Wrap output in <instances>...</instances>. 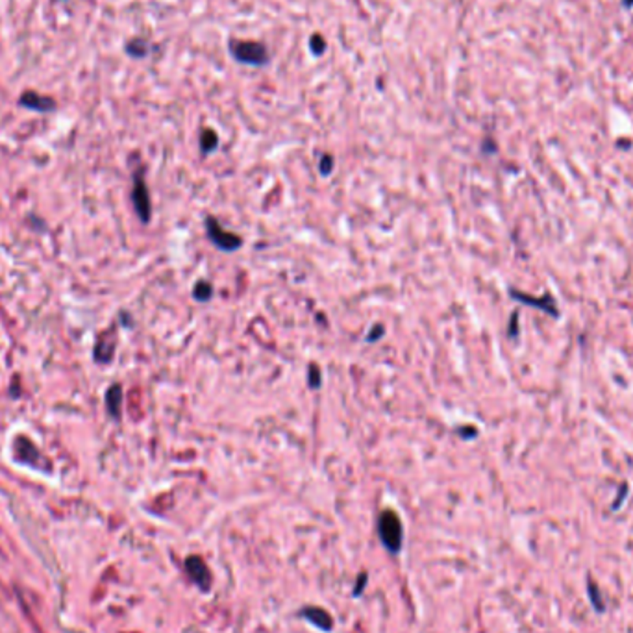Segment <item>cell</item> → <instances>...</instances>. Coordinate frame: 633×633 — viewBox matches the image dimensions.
<instances>
[{
	"label": "cell",
	"mask_w": 633,
	"mask_h": 633,
	"mask_svg": "<svg viewBox=\"0 0 633 633\" xmlns=\"http://www.w3.org/2000/svg\"><path fill=\"white\" fill-rule=\"evenodd\" d=\"M230 52L233 60L245 65H267L269 63V50L258 41H231Z\"/></svg>",
	"instance_id": "1"
},
{
	"label": "cell",
	"mask_w": 633,
	"mask_h": 633,
	"mask_svg": "<svg viewBox=\"0 0 633 633\" xmlns=\"http://www.w3.org/2000/svg\"><path fill=\"white\" fill-rule=\"evenodd\" d=\"M378 534L387 550L398 552L402 546V523L393 509H386L378 518Z\"/></svg>",
	"instance_id": "2"
},
{
	"label": "cell",
	"mask_w": 633,
	"mask_h": 633,
	"mask_svg": "<svg viewBox=\"0 0 633 633\" xmlns=\"http://www.w3.org/2000/svg\"><path fill=\"white\" fill-rule=\"evenodd\" d=\"M204 224L208 239H210V242L215 248H219L222 252H237V250L242 247L241 237L237 236V233H233V231L224 230L213 215H208V217H206Z\"/></svg>",
	"instance_id": "3"
},
{
	"label": "cell",
	"mask_w": 633,
	"mask_h": 633,
	"mask_svg": "<svg viewBox=\"0 0 633 633\" xmlns=\"http://www.w3.org/2000/svg\"><path fill=\"white\" fill-rule=\"evenodd\" d=\"M132 200H133V206H135V211H138V215H139V219L143 220V222H149L150 215H152V202H150L149 189H147V183H145L143 174H141V172L135 174Z\"/></svg>",
	"instance_id": "4"
},
{
	"label": "cell",
	"mask_w": 633,
	"mask_h": 633,
	"mask_svg": "<svg viewBox=\"0 0 633 633\" xmlns=\"http://www.w3.org/2000/svg\"><path fill=\"white\" fill-rule=\"evenodd\" d=\"M186 567H188V573L191 576L195 584L199 585L202 591H208L211 585V574L210 568L206 567V563L200 559V557H189L188 563H186Z\"/></svg>",
	"instance_id": "5"
},
{
	"label": "cell",
	"mask_w": 633,
	"mask_h": 633,
	"mask_svg": "<svg viewBox=\"0 0 633 633\" xmlns=\"http://www.w3.org/2000/svg\"><path fill=\"white\" fill-rule=\"evenodd\" d=\"M509 295H511V298H515L517 302L524 304V306H534V308L541 309V311L550 313L552 317H557L556 302H554V298H552L550 295H545L543 298H535V297H528V295H524V293L515 291V289H511Z\"/></svg>",
	"instance_id": "6"
},
{
	"label": "cell",
	"mask_w": 633,
	"mask_h": 633,
	"mask_svg": "<svg viewBox=\"0 0 633 633\" xmlns=\"http://www.w3.org/2000/svg\"><path fill=\"white\" fill-rule=\"evenodd\" d=\"M21 106H26V108L35 111H50L56 108L54 100L49 99V97H41V94L33 93V91H28V93L22 94Z\"/></svg>",
	"instance_id": "7"
},
{
	"label": "cell",
	"mask_w": 633,
	"mask_h": 633,
	"mask_svg": "<svg viewBox=\"0 0 633 633\" xmlns=\"http://www.w3.org/2000/svg\"><path fill=\"white\" fill-rule=\"evenodd\" d=\"M302 615L306 618H308V620H311L313 624H317L319 628L326 630V632H328V630H331V626H334L330 615H328V613H326L324 609H319V607H317V609H315V607L304 609Z\"/></svg>",
	"instance_id": "8"
},
{
	"label": "cell",
	"mask_w": 633,
	"mask_h": 633,
	"mask_svg": "<svg viewBox=\"0 0 633 633\" xmlns=\"http://www.w3.org/2000/svg\"><path fill=\"white\" fill-rule=\"evenodd\" d=\"M217 147H219V135H217V132L211 130V128H204L202 133H200V152H202V156L211 154L213 150H217Z\"/></svg>",
	"instance_id": "9"
},
{
	"label": "cell",
	"mask_w": 633,
	"mask_h": 633,
	"mask_svg": "<svg viewBox=\"0 0 633 633\" xmlns=\"http://www.w3.org/2000/svg\"><path fill=\"white\" fill-rule=\"evenodd\" d=\"M213 293H215L213 286H211L210 281H206V280H199L193 287V298L197 300V302H202V304L210 302L211 298H213Z\"/></svg>",
	"instance_id": "10"
},
{
	"label": "cell",
	"mask_w": 633,
	"mask_h": 633,
	"mask_svg": "<svg viewBox=\"0 0 633 633\" xmlns=\"http://www.w3.org/2000/svg\"><path fill=\"white\" fill-rule=\"evenodd\" d=\"M121 398H122V391L119 386H113L108 393V408L115 417H119V406H121Z\"/></svg>",
	"instance_id": "11"
},
{
	"label": "cell",
	"mask_w": 633,
	"mask_h": 633,
	"mask_svg": "<svg viewBox=\"0 0 633 633\" xmlns=\"http://www.w3.org/2000/svg\"><path fill=\"white\" fill-rule=\"evenodd\" d=\"M308 386H309V389H313V391L320 389V386H322V372H320V367L317 363L309 365Z\"/></svg>",
	"instance_id": "12"
},
{
	"label": "cell",
	"mask_w": 633,
	"mask_h": 633,
	"mask_svg": "<svg viewBox=\"0 0 633 633\" xmlns=\"http://www.w3.org/2000/svg\"><path fill=\"white\" fill-rule=\"evenodd\" d=\"M126 52L130 56H133V58H145L147 52H149V49H147V43H145V41L135 39V41H130V43H128Z\"/></svg>",
	"instance_id": "13"
},
{
	"label": "cell",
	"mask_w": 633,
	"mask_h": 633,
	"mask_svg": "<svg viewBox=\"0 0 633 633\" xmlns=\"http://www.w3.org/2000/svg\"><path fill=\"white\" fill-rule=\"evenodd\" d=\"M334 165H336V161H334V156L330 154H322L319 160V171L322 176H330L331 172H334Z\"/></svg>",
	"instance_id": "14"
},
{
	"label": "cell",
	"mask_w": 633,
	"mask_h": 633,
	"mask_svg": "<svg viewBox=\"0 0 633 633\" xmlns=\"http://www.w3.org/2000/svg\"><path fill=\"white\" fill-rule=\"evenodd\" d=\"M309 49H311V52H313L315 56L324 54V50H326L324 38H322V35H319V33H315V35H311V39H309Z\"/></svg>",
	"instance_id": "15"
},
{
	"label": "cell",
	"mask_w": 633,
	"mask_h": 633,
	"mask_svg": "<svg viewBox=\"0 0 633 633\" xmlns=\"http://www.w3.org/2000/svg\"><path fill=\"white\" fill-rule=\"evenodd\" d=\"M386 336V326L384 324H375L369 330V334L365 336V343H376L380 341L381 337Z\"/></svg>",
	"instance_id": "16"
},
{
	"label": "cell",
	"mask_w": 633,
	"mask_h": 633,
	"mask_svg": "<svg viewBox=\"0 0 633 633\" xmlns=\"http://www.w3.org/2000/svg\"><path fill=\"white\" fill-rule=\"evenodd\" d=\"M515 324H517V313L513 315V319H511V326H509V336H511V337H515V336H517V328H515Z\"/></svg>",
	"instance_id": "17"
},
{
	"label": "cell",
	"mask_w": 633,
	"mask_h": 633,
	"mask_svg": "<svg viewBox=\"0 0 633 633\" xmlns=\"http://www.w3.org/2000/svg\"><path fill=\"white\" fill-rule=\"evenodd\" d=\"M626 8H633V0H623Z\"/></svg>",
	"instance_id": "18"
}]
</instances>
